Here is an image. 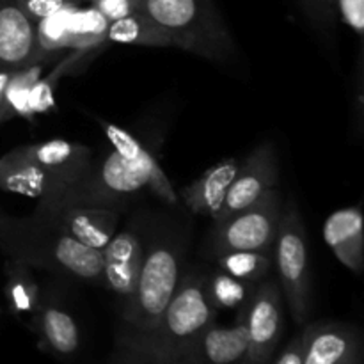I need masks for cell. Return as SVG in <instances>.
Instances as JSON below:
<instances>
[{"label": "cell", "mask_w": 364, "mask_h": 364, "mask_svg": "<svg viewBox=\"0 0 364 364\" xmlns=\"http://www.w3.org/2000/svg\"><path fill=\"white\" fill-rule=\"evenodd\" d=\"M238 167H240V160L235 156L220 160L215 166L208 167L198 180L181 188V201L194 215L215 219Z\"/></svg>", "instance_id": "18"}, {"label": "cell", "mask_w": 364, "mask_h": 364, "mask_svg": "<svg viewBox=\"0 0 364 364\" xmlns=\"http://www.w3.org/2000/svg\"><path fill=\"white\" fill-rule=\"evenodd\" d=\"M364 224L359 206L336 210L323 224V240L333 255L350 272L361 274L364 267Z\"/></svg>", "instance_id": "17"}, {"label": "cell", "mask_w": 364, "mask_h": 364, "mask_svg": "<svg viewBox=\"0 0 364 364\" xmlns=\"http://www.w3.org/2000/svg\"><path fill=\"white\" fill-rule=\"evenodd\" d=\"M146 226L137 220L124 230L116 231L102 249L103 287L112 291L123 308L132 297L144 258Z\"/></svg>", "instance_id": "11"}, {"label": "cell", "mask_w": 364, "mask_h": 364, "mask_svg": "<svg viewBox=\"0 0 364 364\" xmlns=\"http://www.w3.org/2000/svg\"><path fill=\"white\" fill-rule=\"evenodd\" d=\"M82 2H85V0H82ZM89 2H91V0H89Z\"/></svg>", "instance_id": "33"}, {"label": "cell", "mask_w": 364, "mask_h": 364, "mask_svg": "<svg viewBox=\"0 0 364 364\" xmlns=\"http://www.w3.org/2000/svg\"><path fill=\"white\" fill-rule=\"evenodd\" d=\"M31 327L50 354L60 359L73 358L80 348V329L66 308L41 297L38 309L31 316Z\"/></svg>", "instance_id": "16"}, {"label": "cell", "mask_w": 364, "mask_h": 364, "mask_svg": "<svg viewBox=\"0 0 364 364\" xmlns=\"http://www.w3.org/2000/svg\"><path fill=\"white\" fill-rule=\"evenodd\" d=\"M279 183V164L272 141H263L240 162L237 174L230 185L226 199L213 223L228 219L258 201L267 191Z\"/></svg>", "instance_id": "10"}, {"label": "cell", "mask_w": 364, "mask_h": 364, "mask_svg": "<svg viewBox=\"0 0 364 364\" xmlns=\"http://www.w3.org/2000/svg\"><path fill=\"white\" fill-rule=\"evenodd\" d=\"M215 318L217 311L206 301L205 276L187 269L155 329L141 336L121 334L117 343L156 364H174Z\"/></svg>", "instance_id": "3"}, {"label": "cell", "mask_w": 364, "mask_h": 364, "mask_svg": "<svg viewBox=\"0 0 364 364\" xmlns=\"http://www.w3.org/2000/svg\"><path fill=\"white\" fill-rule=\"evenodd\" d=\"M327 2H329V6L333 7V11H334V0H327ZM334 13H336V11H334Z\"/></svg>", "instance_id": "32"}, {"label": "cell", "mask_w": 364, "mask_h": 364, "mask_svg": "<svg viewBox=\"0 0 364 364\" xmlns=\"http://www.w3.org/2000/svg\"><path fill=\"white\" fill-rule=\"evenodd\" d=\"M38 55V25L14 0H0V70H20Z\"/></svg>", "instance_id": "15"}, {"label": "cell", "mask_w": 364, "mask_h": 364, "mask_svg": "<svg viewBox=\"0 0 364 364\" xmlns=\"http://www.w3.org/2000/svg\"><path fill=\"white\" fill-rule=\"evenodd\" d=\"M105 38L112 43L139 46H171L166 32L142 11L107 23Z\"/></svg>", "instance_id": "19"}, {"label": "cell", "mask_w": 364, "mask_h": 364, "mask_svg": "<svg viewBox=\"0 0 364 364\" xmlns=\"http://www.w3.org/2000/svg\"><path fill=\"white\" fill-rule=\"evenodd\" d=\"M187 258V235L176 224L146 228L144 258L137 284L121 309L123 334L141 336L151 333L164 309L180 287Z\"/></svg>", "instance_id": "2"}, {"label": "cell", "mask_w": 364, "mask_h": 364, "mask_svg": "<svg viewBox=\"0 0 364 364\" xmlns=\"http://www.w3.org/2000/svg\"><path fill=\"white\" fill-rule=\"evenodd\" d=\"M274 262L279 276V288L287 299L294 322L306 326L311 306L309 255L306 228L294 201L288 203L281 215L279 231L274 244Z\"/></svg>", "instance_id": "6"}, {"label": "cell", "mask_w": 364, "mask_h": 364, "mask_svg": "<svg viewBox=\"0 0 364 364\" xmlns=\"http://www.w3.org/2000/svg\"><path fill=\"white\" fill-rule=\"evenodd\" d=\"M247 347V327L238 311L235 326L220 327L213 322L174 364H244Z\"/></svg>", "instance_id": "14"}, {"label": "cell", "mask_w": 364, "mask_h": 364, "mask_svg": "<svg viewBox=\"0 0 364 364\" xmlns=\"http://www.w3.org/2000/svg\"><path fill=\"white\" fill-rule=\"evenodd\" d=\"M123 212V206L63 192L48 201H39L34 215L73 240L102 251L119 228Z\"/></svg>", "instance_id": "7"}, {"label": "cell", "mask_w": 364, "mask_h": 364, "mask_svg": "<svg viewBox=\"0 0 364 364\" xmlns=\"http://www.w3.org/2000/svg\"><path fill=\"white\" fill-rule=\"evenodd\" d=\"M11 71L0 70V123H4L6 119V87L7 82H9Z\"/></svg>", "instance_id": "31"}, {"label": "cell", "mask_w": 364, "mask_h": 364, "mask_svg": "<svg viewBox=\"0 0 364 364\" xmlns=\"http://www.w3.org/2000/svg\"><path fill=\"white\" fill-rule=\"evenodd\" d=\"M144 188L167 205L174 206L178 203L169 178L148 148L137 159H127L114 149L102 162L95 164L92 160L87 171L66 192L127 208L128 199L135 198Z\"/></svg>", "instance_id": "5"}, {"label": "cell", "mask_w": 364, "mask_h": 364, "mask_svg": "<svg viewBox=\"0 0 364 364\" xmlns=\"http://www.w3.org/2000/svg\"><path fill=\"white\" fill-rule=\"evenodd\" d=\"M281 215V192L277 187L270 188L251 206L238 210L220 223H213V230L208 237V255L217 258L231 251L274 249Z\"/></svg>", "instance_id": "8"}, {"label": "cell", "mask_w": 364, "mask_h": 364, "mask_svg": "<svg viewBox=\"0 0 364 364\" xmlns=\"http://www.w3.org/2000/svg\"><path fill=\"white\" fill-rule=\"evenodd\" d=\"M114 364H156L146 355L139 354V352L132 350V348L124 347V345L117 343L116 358H114Z\"/></svg>", "instance_id": "30"}, {"label": "cell", "mask_w": 364, "mask_h": 364, "mask_svg": "<svg viewBox=\"0 0 364 364\" xmlns=\"http://www.w3.org/2000/svg\"><path fill=\"white\" fill-rule=\"evenodd\" d=\"M256 284L244 283L230 274L217 270L210 277H205V295L208 304L215 309L224 311H242L251 299Z\"/></svg>", "instance_id": "21"}, {"label": "cell", "mask_w": 364, "mask_h": 364, "mask_svg": "<svg viewBox=\"0 0 364 364\" xmlns=\"http://www.w3.org/2000/svg\"><path fill=\"white\" fill-rule=\"evenodd\" d=\"M45 66L46 59L43 57V53H39L34 60L25 64L23 68L11 71L9 82H7L6 87V119H11L14 116H23L28 119V96H31L36 82L41 78Z\"/></svg>", "instance_id": "23"}, {"label": "cell", "mask_w": 364, "mask_h": 364, "mask_svg": "<svg viewBox=\"0 0 364 364\" xmlns=\"http://www.w3.org/2000/svg\"><path fill=\"white\" fill-rule=\"evenodd\" d=\"M139 11L151 18L171 46L212 63H230L237 45L213 0H141Z\"/></svg>", "instance_id": "4"}, {"label": "cell", "mask_w": 364, "mask_h": 364, "mask_svg": "<svg viewBox=\"0 0 364 364\" xmlns=\"http://www.w3.org/2000/svg\"><path fill=\"white\" fill-rule=\"evenodd\" d=\"M6 299L14 315H34L41 302V290L31 269L21 263L6 262Z\"/></svg>", "instance_id": "20"}, {"label": "cell", "mask_w": 364, "mask_h": 364, "mask_svg": "<svg viewBox=\"0 0 364 364\" xmlns=\"http://www.w3.org/2000/svg\"><path fill=\"white\" fill-rule=\"evenodd\" d=\"M84 55V52L71 53V55H68L66 59H63L55 68H53L52 73H48L46 77H41L36 82L27 102L28 119H32V116H36V114L48 112L50 109H53V91H55L57 84H59L60 78L66 77V75L70 73L71 68H75V64H77Z\"/></svg>", "instance_id": "24"}, {"label": "cell", "mask_w": 364, "mask_h": 364, "mask_svg": "<svg viewBox=\"0 0 364 364\" xmlns=\"http://www.w3.org/2000/svg\"><path fill=\"white\" fill-rule=\"evenodd\" d=\"M91 6L95 13L109 23V21L137 13L141 0H91Z\"/></svg>", "instance_id": "26"}, {"label": "cell", "mask_w": 364, "mask_h": 364, "mask_svg": "<svg viewBox=\"0 0 364 364\" xmlns=\"http://www.w3.org/2000/svg\"><path fill=\"white\" fill-rule=\"evenodd\" d=\"M306 16L313 21L318 28L333 27L336 13L329 6L327 0H299Z\"/></svg>", "instance_id": "28"}, {"label": "cell", "mask_w": 364, "mask_h": 364, "mask_svg": "<svg viewBox=\"0 0 364 364\" xmlns=\"http://www.w3.org/2000/svg\"><path fill=\"white\" fill-rule=\"evenodd\" d=\"M304 363V350H302V334H297L287 347L283 348V352L279 354V358L274 361V364H302Z\"/></svg>", "instance_id": "29"}, {"label": "cell", "mask_w": 364, "mask_h": 364, "mask_svg": "<svg viewBox=\"0 0 364 364\" xmlns=\"http://www.w3.org/2000/svg\"><path fill=\"white\" fill-rule=\"evenodd\" d=\"M302 364H361L363 340L355 326L315 322L302 329Z\"/></svg>", "instance_id": "12"}, {"label": "cell", "mask_w": 364, "mask_h": 364, "mask_svg": "<svg viewBox=\"0 0 364 364\" xmlns=\"http://www.w3.org/2000/svg\"><path fill=\"white\" fill-rule=\"evenodd\" d=\"M336 16L345 21L359 38L364 34V0H334Z\"/></svg>", "instance_id": "27"}, {"label": "cell", "mask_w": 364, "mask_h": 364, "mask_svg": "<svg viewBox=\"0 0 364 364\" xmlns=\"http://www.w3.org/2000/svg\"><path fill=\"white\" fill-rule=\"evenodd\" d=\"M217 267L223 272L244 281L258 284L269 276L274 263V249L267 251H231L215 258Z\"/></svg>", "instance_id": "22"}, {"label": "cell", "mask_w": 364, "mask_h": 364, "mask_svg": "<svg viewBox=\"0 0 364 364\" xmlns=\"http://www.w3.org/2000/svg\"><path fill=\"white\" fill-rule=\"evenodd\" d=\"M0 191L48 201L66 192L68 187L50 171L28 159L18 146L0 156Z\"/></svg>", "instance_id": "13"}, {"label": "cell", "mask_w": 364, "mask_h": 364, "mask_svg": "<svg viewBox=\"0 0 364 364\" xmlns=\"http://www.w3.org/2000/svg\"><path fill=\"white\" fill-rule=\"evenodd\" d=\"M20 6V9L34 21L36 25L45 21L46 18H52L70 7L78 6L82 0H14Z\"/></svg>", "instance_id": "25"}, {"label": "cell", "mask_w": 364, "mask_h": 364, "mask_svg": "<svg viewBox=\"0 0 364 364\" xmlns=\"http://www.w3.org/2000/svg\"><path fill=\"white\" fill-rule=\"evenodd\" d=\"M0 251L28 269L103 287L102 251L73 240L34 213L23 219L0 215Z\"/></svg>", "instance_id": "1"}, {"label": "cell", "mask_w": 364, "mask_h": 364, "mask_svg": "<svg viewBox=\"0 0 364 364\" xmlns=\"http://www.w3.org/2000/svg\"><path fill=\"white\" fill-rule=\"evenodd\" d=\"M249 347L244 364H269L283 333V291L276 279H263L242 309Z\"/></svg>", "instance_id": "9"}]
</instances>
